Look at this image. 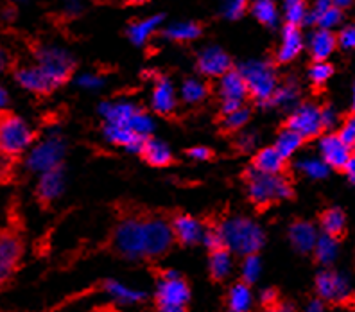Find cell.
Returning a JSON list of instances; mask_svg holds the SVG:
<instances>
[{
  "mask_svg": "<svg viewBox=\"0 0 355 312\" xmlns=\"http://www.w3.org/2000/svg\"><path fill=\"white\" fill-rule=\"evenodd\" d=\"M113 212L117 223L110 230L104 252L122 260H142L148 253V226L156 210L137 205L133 201L121 200L113 203Z\"/></svg>",
  "mask_w": 355,
  "mask_h": 312,
  "instance_id": "6da1fadb",
  "label": "cell"
},
{
  "mask_svg": "<svg viewBox=\"0 0 355 312\" xmlns=\"http://www.w3.org/2000/svg\"><path fill=\"white\" fill-rule=\"evenodd\" d=\"M241 180L246 185L248 200L255 205L257 212L262 214L284 200H296L293 182L277 174L260 173L248 167L241 173Z\"/></svg>",
  "mask_w": 355,
  "mask_h": 312,
  "instance_id": "7a4b0ae2",
  "label": "cell"
},
{
  "mask_svg": "<svg viewBox=\"0 0 355 312\" xmlns=\"http://www.w3.org/2000/svg\"><path fill=\"white\" fill-rule=\"evenodd\" d=\"M38 135L27 126V122L11 110H0V156L20 162L26 149L35 142Z\"/></svg>",
  "mask_w": 355,
  "mask_h": 312,
  "instance_id": "3957f363",
  "label": "cell"
},
{
  "mask_svg": "<svg viewBox=\"0 0 355 312\" xmlns=\"http://www.w3.org/2000/svg\"><path fill=\"white\" fill-rule=\"evenodd\" d=\"M26 253V239L15 226H0V293L13 286L18 271L22 268Z\"/></svg>",
  "mask_w": 355,
  "mask_h": 312,
  "instance_id": "277c9868",
  "label": "cell"
},
{
  "mask_svg": "<svg viewBox=\"0 0 355 312\" xmlns=\"http://www.w3.org/2000/svg\"><path fill=\"white\" fill-rule=\"evenodd\" d=\"M219 232H221L225 243L228 244L230 252H235L239 255L259 253L266 243L264 232L246 217H237V219H228V221L221 219Z\"/></svg>",
  "mask_w": 355,
  "mask_h": 312,
  "instance_id": "5b68a950",
  "label": "cell"
},
{
  "mask_svg": "<svg viewBox=\"0 0 355 312\" xmlns=\"http://www.w3.org/2000/svg\"><path fill=\"white\" fill-rule=\"evenodd\" d=\"M246 81L248 101L268 106L269 99L278 87L277 63L275 61H252L239 69Z\"/></svg>",
  "mask_w": 355,
  "mask_h": 312,
  "instance_id": "8992f818",
  "label": "cell"
},
{
  "mask_svg": "<svg viewBox=\"0 0 355 312\" xmlns=\"http://www.w3.org/2000/svg\"><path fill=\"white\" fill-rule=\"evenodd\" d=\"M334 113L330 110V104H302L289 119H287L282 128L298 131L305 139V142L318 139L325 135L327 130L332 126Z\"/></svg>",
  "mask_w": 355,
  "mask_h": 312,
  "instance_id": "52a82bcc",
  "label": "cell"
},
{
  "mask_svg": "<svg viewBox=\"0 0 355 312\" xmlns=\"http://www.w3.org/2000/svg\"><path fill=\"white\" fill-rule=\"evenodd\" d=\"M33 54L38 60V65L51 76L58 87L67 85L78 69V63L69 54L58 51V49L36 47L33 49Z\"/></svg>",
  "mask_w": 355,
  "mask_h": 312,
  "instance_id": "ba28073f",
  "label": "cell"
},
{
  "mask_svg": "<svg viewBox=\"0 0 355 312\" xmlns=\"http://www.w3.org/2000/svg\"><path fill=\"white\" fill-rule=\"evenodd\" d=\"M189 300H191V287L182 275L162 280L155 295L156 309L165 312L187 311Z\"/></svg>",
  "mask_w": 355,
  "mask_h": 312,
  "instance_id": "9c48e42d",
  "label": "cell"
},
{
  "mask_svg": "<svg viewBox=\"0 0 355 312\" xmlns=\"http://www.w3.org/2000/svg\"><path fill=\"white\" fill-rule=\"evenodd\" d=\"M169 226L173 232L174 244L182 248L196 246V244H200L201 237H203L201 223L182 210L169 212Z\"/></svg>",
  "mask_w": 355,
  "mask_h": 312,
  "instance_id": "30bf717a",
  "label": "cell"
},
{
  "mask_svg": "<svg viewBox=\"0 0 355 312\" xmlns=\"http://www.w3.org/2000/svg\"><path fill=\"white\" fill-rule=\"evenodd\" d=\"M13 76L20 87L26 88V90H29L31 94H35L38 97L52 96L56 92V88H60L40 65L15 69Z\"/></svg>",
  "mask_w": 355,
  "mask_h": 312,
  "instance_id": "8fae6325",
  "label": "cell"
},
{
  "mask_svg": "<svg viewBox=\"0 0 355 312\" xmlns=\"http://www.w3.org/2000/svg\"><path fill=\"white\" fill-rule=\"evenodd\" d=\"M63 191V164L44 171V176L40 178L35 189V201L42 210H49L52 201Z\"/></svg>",
  "mask_w": 355,
  "mask_h": 312,
  "instance_id": "7c38bea8",
  "label": "cell"
},
{
  "mask_svg": "<svg viewBox=\"0 0 355 312\" xmlns=\"http://www.w3.org/2000/svg\"><path fill=\"white\" fill-rule=\"evenodd\" d=\"M63 153H65V146L60 139H51L47 142L40 144L31 153L27 165L33 171H49L56 165L63 164Z\"/></svg>",
  "mask_w": 355,
  "mask_h": 312,
  "instance_id": "4fadbf2b",
  "label": "cell"
},
{
  "mask_svg": "<svg viewBox=\"0 0 355 312\" xmlns=\"http://www.w3.org/2000/svg\"><path fill=\"white\" fill-rule=\"evenodd\" d=\"M321 155H323V162L327 164V167L339 174H345V167H347V162L354 156V149L345 146L338 135L330 133L321 139Z\"/></svg>",
  "mask_w": 355,
  "mask_h": 312,
  "instance_id": "5bb4252c",
  "label": "cell"
},
{
  "mask_svg": "<svg viewBox=\"0 0 355 312\" xmlns=\"http://www.w3.org/2000/svg\"><path fill=\"white\" fill-rule=\"evenodd\" d=\"M253 169L260 171V173L277 174V176H284V178L293 182V169L287 158L277 151V148H264L260 149L255 156L252 158Z\"/></svg>",
  "mask_w": 355,
  "mask_h": 312,
  "instance_id": "9a60e30c",
  "label": "cell"
},
{
  "mask_svg": "<svg viewBox=\"0 0 355 312\" xmlns=\"http://www.w3.org/2000/svg\"><path fill=\"white\" fill-rule=\"evenodd\" d=\"M316 293L320 300H325L330 304H348L350 295L347 293L345 280L339 278L338 273L334 271H321L316 277Z\"/></svg>",
  "mask_w": 355,
  "mask_h": 312,
  "instance_id": "2e32d148",
  "label": "cell"
},
{
  "mask_svg": "<svg viewBox=\"0 0 355 312\" xmlns=\"http://www.w3.org/2000/svg\"><path fill=\"white\" fill-rule=\"evenodd\" d=\"M196 69L207 78H221L230 69H234V60L223 49L212 47L198 58Z\"/></svg>",
  "mask_w": 355,
  "mask_h": 312,
  "instance_id": "e0dca14e",
  "label": "cell"
},
{
  "mask_svg": "<svg viewBox=\"0 0 355 312\" xmlns=\"http://www.w3.org/2000/svg\"><path fill=\"white\" fill-rule=\"evenodd\" d=\"M137 153L151 167H173V165L180 164L173 156V153L169 151V148L165 144L158 142L151 135L144 137L142 144H140V148Z\"/></svg>",
  "mask_w": 355,
  "mask_h": 312,
  "instance_id": "ac0fdd59",
  "label": "cell"
},
{
  "mask_svg": "<svg viewBox=\"0 0 355 312\" xmlns=\"http://www.w3.org/2000/svg\"><path fill=\"white\" fill-rule=\"evenodd\" d=\"M155 76V90H153V110H155L160 117L171 119L176 110V99H174V88L167 78L162 74Z\"/></svg>",
  "mask_w": 355,
  "mask_h": 312,
  "instance_id": "d6986e66",
  "label": "cell"
},
{
  "mask_svg": "<svg viewBox=\"0 0 355 312\" xmlns=\"http://www.w3.org/2000/svg\"><path fill=\"white\" fill-rule=\"evenodd\" d=\"M302 49H304V40H302L300 26L287 22L286 26L282 27V45L277 58H275V63L277 65H286V63H289V61L298 56Z\"/></svg>",
  "mask_w": 355,
  "mask_h": 312,
  "instance_id": "ffe728a7",
  "label": "cell"
},
{
  "mask_svg": "<svg viewBox=\"0 0 355 312\" xmlns=\"http://www.w3.org/2000/svg\"><path fill=\"white\" fill-rule=\"evenodd\" d=\"M318 219H320V226L323 234L334 239L336 243H343L347 239V214L343 212L341 208H325L323 212H320Z\"/></svg>",
  "mask_w": 355,
  "mask_h": 312,
  "instance_id": "44dd1931",
  "label": "cell"
},
{
  "mask_svg": "<svg viewBox=\"0 0 355 312\" xmlns=\"http://www.w3.org/2000/svg\"><path fill=\"white\" fill-rule=\"evenodd\" d=\"M289 239L296 252L302 253V255H307V253L312 252L314 243H316V228H314L312 223L304 221V219H295L289 226Z\"/></svg>",
  "mask_w": 355,
  "mask_h": 312,
  "instance_id": "7402d4cb",
  "label": "cell"
},
{
  "mask_svg": "<svg viewBox=\"0 0 355 312\" xmlns=\"http://www.w3.org/2000/svg\"><path fill=\"white\" fill-rule=\"evenodd\" d=\"M338 47V35L330 29L316 31L311 38V58L312 63H321Z\"/></svg>",
  "mask_w": 355,
  "mask_h": 312,
  "instance_id": "603a6c76",
  "label": "cell"
},
{
  "mask_svg": "<svg viewBox=\"0 0 355 312\" xmlns=\"http://www.w3.org/2000/svg\"><path fill=\"white\" fill-rule=\"evenodd\" d=\"M232 260H230L228 248L208 250V277L212 284H221L230 273Z\"/></svg>",
  "mask_w": 355,
  "mask_h": 312,
  "instance_id": "cb8c5ba5",
  "label": "cell"
},
{
  "mask_svg": "<svg viewBox=\"0 0 355 312\" xmlns=\"http://www.w3.org/2000/svg\"><path fill=\"white\" fill-rule=\"evenodd\" d=\"M106 137H108L110 142L117 144V146H124L130 151H139L140 144H142L144 137L146 135H140L130 126H115V124H110L106 130H104Z\"/></svg>",
  "mask_w": 355,
  "mask_h": 312,
  "instance_id": "d4e9b609",
  "label": "cell"
},
{
  "mask_svg": "<svg viewBox=\"0 0 355 312\" xmlns=\"http://www.w3.org/2000/svg\"><path fill=\"white\" fill-rule=\"evenodd\" d=\"M203 35V24L200 22H183V24H174L169 29L164 31V36L174 44L180 45H189L194 40H198Z\"/></svg>",
  "mask_w": 355,
  "mask_h": 312,
  "instance_id": "484cf974",
  "label": "cell"
},
{
  "mask_svg": "<svg viewBox=\"0 0 355 312\" xmlns=\"http://www.w3.org/2000/svg\"><path fill=\"white\" fill-rule=\"evenodd\" d=\"M221 96L223 99H239V101H248V87L244 78L241 76L239 69H230L226 74L221 76Z\"/></svg>",
  "mask_w": 355,
  "mask_h": 312,
  "instance_id": "4316f807",
  "label": "cell"
},
{
  "mask_svg": "<svg viewBox=\"0 0 355 312\" xmlns=\"http://www.w3.org/2000/svg\"><path fill=\"white\" fill-rule=\"evenodd\" d=\"M244 280H239L232 286L228 296H226V305H228L230 311L234 312H243L250 309L252 305V291Z\"/></svg>",
  "mask_w": 355,
  "mask_h": 312,
  "instance_id": "83f0119b",
  "label": "cell"
},
{
  "mask_svg": "<svg viewBox=\"0 0 355 312\" xmlns=\"http://www.w3.org/2000/svg\"><path fill=\"white\" fill-rule=\"evenodd\" d=\"M250 117H252V110L248 108L246 104H243L241 108H237L235 112H232L230 115H226L225 119L219 121L221 122L219 135H221V137H232V135H235L237 131H241L246 126Z\"/></svg>",
  "mask_w": 355,
  "mask_h": 312,
  "instance_id": "f1b7e54d",
  "label": "cell"
},
{
  "mask_svg": "<svg viewBox=\"0 0 355 312\" xmlns=\"http://www.w3.org/2000/svg\"><path fill=\"white\" fill-rule=\"evenodd\" d=\"M305 142V139L302 137V135L298 133V131L295 130H289V128H280V131H278V140H277V151L280 153L284 158H287L289 160L291 156H293V153L296 151V149H300Z\"/></svg>",
  "mask_w": 355,
  "mask_h": 312,
  "instance_id": "f546056e",
  "label": "cell"
},
{
  "mask_svg": "<svg viewBox=\"0 0 355 312\" xmlns=\"http://www.w3.org/2000/svg\"><path fill=\"white\" fill-rule=\"evenodd\" d=\"M162 20H164V15H156V17L142 20V22H131L130 29H128V35H130L131 42L137 45L146 44V40H149V36L153 35L155 27L158 26Z\"/></svg>",
  "mask_w": 355,
  "mask_h": 312,
  "instance_id": "4dcf8cb0",
  "label": "cell"
},
{
  "mask_svg": "<svg viewBox=\"0 0 355 312\" xmlns=\"http://www.w3.org/2000/svg\"><path fill=\"white\" fill-rule=\"evenodd\" d=\"M312 253H314V262L316 264L329 266L338 255V243L334 239H330L329 235L323 234L320 239H316Z\"/></svg>",
  "mask_w": 355,
  "mask_h": 312,
  "instance_id": "1f68e13d",
  "label": "cell"
},
{
  "mask_svg": "<svg viewBox=\"0 0 355 312\" xmlns=\"http://www.w3.org/2000/svg\"><path fill=\"white\" fill-rule=\"evenodd\" d=\"M252 13L262 26H277V4H275V0H255L252 6Z\"/></svg>",
  "mask_w": 355,
  "mask_h": 312,
  "instance_id": "d6a6232c",
  "label": "cell"
},
{
  "mask_svg": "<svg viewBox=\"0 0 355 312\" xmlns=\"http://www.w3.org/2000/svg\"><path fill=\"white\" fill-rule=\"evenodd\" d=\"M334 72H336L334 65L325 63V61L311 65V69H309V78H311V81H312V90H321V92L325 90V87H323V85H325V83L332 78Z\"/></svg>",
  "mask_w": 355,
  "mask_h": 312,
  "instance_id": "836d02e7",
  "label": "cell"
},
{
  "mask_svg": "<svg viewBox=\"0 0 355 312\" xmlns=\"http://www.w3.org/2000/svg\"><path fill=\"white\" fill-rule=\"evenodd\" d=\"M210 90H212V87L210 85H207V83H200V81H194V79H187L185 83H183V88H182V94H183V99L187 101V103H200V101H203L205 97L210 94Z\"/></svg>",
  "mask_w": 355,
  "mask_h": 312,
  "instance_id": "e575fe53",
  "label": "cell"
},
{
  "mask_svg": "<svg viewBox=\"0 0 355 312\" xmlns=\"http://www.w3.org/2000/svg\"><path fill=\"white\" fill-rule=\"evenodd\" d=\"M137 112H139V108H135L131 104H117V106L108 108L106 117H108L110 124H115V126H130L131 119L135 117Z\"/></svg>",
  "mask_w": 355,
  "mask_h": 312,
  "instance_id": "d590c367",
  "label": "cell"
},
{
  "mask_svg": "<svg viewBox=\"0 0 355 312\" xmlns=\"http://www.w3.org/2000/svg\"><path fill=\"white\" fill-rule=\"evenodd\" d=\"M286 18L289 24L302 26L307 22V2L305 0H286Z\"/></svg>",
  "mask_w": 355,
  "mask_h": 312,
  "instance_id": "8d00e7d4",
  "label": "cell"
},
{
  "mask_svg": "<svg viewBox=\"0 0 355 312\" xmlns=\"http://www.w3.org/2000/svg\"><path fill=\"white\" fill-rule=\"evenodd\" d=\"M339 137L345 146H348L350 149H354L355 146V121H354V112L347 113L345 117H343V126L339 128V131L336 133Z\"/></svg>",
  "mask_w": 355,
  "mask_h": 312,
  "instance_id": "74e56055",
  "label": "cell"
},
{
  "mask_svg": "<svg viewBox=\"0 0 355 312\" xmlns=\"http://www.w3.org/2000/svg\"><path fill=\"white\" fill-rule=\"evenodd\" d=\"M259 273H260L259 253H250V255H246V259H244L243 278H241V280H244L248 286H252V284L257 280V277H259Z\"/></svg>",
  "mask_w": 355,
  "mask_h": 312,
  "instance_id": "f35d334b",
  "label": "cell"
},
{
  "mask_svg": "<svg viewBox=\"0 0 355 312\" xmlns=\"http://www.w3.org/2000/svg\"><path fill=\"white\" fill-rule=\"evenodd\" d=\"M248 6H250V0H225L223 4V15H225L228 20H237L243 15H246Z\"/></svg>",
  "mask_w": 355,
  "mask_h": 312,
  "instance_id": "ab89813d",
  "label": "cell"
},
{
  "mask_svg": "<svg viewBox=\"0 0 355 312\" xmlns=\"http://www.w3.org/2000/svg\"><path fill=\"white\" fill-rule=\"evenodd\" d=\"M341 20H343V9H339V8H336V6H332V8L327 9L325 13L321 15V17L318 18V20L314 24H318V26H320L321 29H330V27L338 26V24L341 22Z\"/></svg>",
  "mask_w": 355,
  "mask_h": 312,
  "instance_id": "60d3db41",
  "label": "cell"
},
{
  "mask_svg": "<svg viewBox=\"0 0 355 312\" xmlns=\"http://www.w3.org/2000/svg\"><path fill=\"white\" fill-rule=\"evenodd\" d=\"M300 169L307 173L311 178H325L327 174H329V167H327L325 162H304V164H300Z\"/></svg>",
  "mask_w": 355,
  "mask_h": 312,
  "instance_id": "b9f144b4",
  "label": "cell"
},
{
  "mask_svg": "<svg viewBox=\"0 0 355 312\" xmlns=\"http://www.w3.org/2000/svg\"><path fill=\"white\" fill-rule=\"evenodd\" d=\"M15 165H17V162L0 156V185H8V183L13 182Z\"/></svg>",
  "mask_w": 355,
  "mask_h": 312,
  "instance_id": "7bdbcfd3",
  "label": "cell"
},
{
  "mask_svg": "<svg viewBox=\"0 0 355 312\" xmlns=\"http://www.w3.org/2000/svg\"><path fill=\"white\" fill-rule=\"evenodd\" d=\"M185 155L191 156V158H196V160H201V162L214 160V158H216V153H214V149L205 148V146H198V148L185 149Z\"/></svg>",
  "mask_w": 355,
  "mask_h": 312,
  "instance_id": "ee69618b",
  "label": "cell"
},
{
  "mask_svg": "<svg viewBox=\"0 0 355 312\" xmlns=\"http://www.w3.org/2000/svg\"><path fill=\"white\" fill-rule=\"evenodd\" d=\"M243 104H244V101L228 99V97H225V99H223V104H221V110H219V115L216 117V122H219L221 119H225L226 115H230L232 112H235L237 108H241Z\"/></svg>",
  "mask_w": 355,
  "mask_h": 312,
  "instance_id": "f6af8a7d",
  "label": "cell"
},
{
  "mask_svg": "<svg viewBox=\"0 0 355 312\" xmlns=\"http://www.w3.org/2000/svg\"><path fill=\"white\" fill-rule=\"evenodd\" d=\"M338 45L343 49H352L355 45V29L354 26H348L338 35Z\"/></svg>",
  "mask_w": 355,
  "mask_h": 312,
  "instance_id": "bcb514c9",
  "label": "cell"
},
{
  "mask_svg": "<svg viewBox=\"0 0 355 312\" xmlns=\"http://www.w3.org/2000/svg\"><path fill=\"white\" fill-rule=\"evenodd\" d=\"M280 300V291L277 287H269L262 293V307L266 309H275Z\"/></svg>",
  "mask_w": 355,
  "mask_h": 312,
  "instance_id": "7dc6e473",
  "label": "cell"
},
{
  "mask_svg": "<svg viewBox=\"0 0 355 312\" xmlns=\"http://www.w3.org/2000/svg\"><path fill=\"white\" fill-rule=\"evenodd\" d=\"M332 0H316V4H314V8H312V13L309 15V22H316L318 18L321 17V15L325 13L327 9L332 8Z\"/></svg>",
  "mask_w": 355,
  "mask_h": 312,
  "instance_id": "c3c4849f",
  "label": "cell"
},
{
  "mask_svg": "<svg viewBox=\"0 0 355 312\" xmlns=\"http://www.w3.org/2000/svg\"><path fill=\"white\" fill-rule=\"evenodd\" d=\"M252 146H253V135H244V137H239L234 144V148L241 149L239 153H248Z\"/></svg>",
  "mask_w": 355,
  "mask_h": 312,
  "instance_id": "681fc988",
  "label": "cell"
},
{
  "mask_svg": "<svg viewBox=\"0 0 355 312\" xmlns=\"http://www.w3.org/2000/svg\"><path fill=\"white\" fill-rule=\"evenodd\" d=\"M9 65H11V63H9L8 52L0 47V72H2V70H6V69H9Z\"/></svg>",
  "mask_w": 355,
  "mask_h": 312,
  "instance_id": "f907efd6",
  "label": "cell"
},
{
  "mask_svg": "<svg viewBox=\"0 0 355 312\" xmlns=\"http://www.w3.org/2000/svg\"><path fill=\"white\" fill-rule=\"evenodd\" d=\"M345 174L350 176V182H354V174H355V158L352 156L350 160L347 162V167H345Z\"/></svg>",
  "mask_w": 355,
  "mask_h": 312,
  "instance_id": "816d5d0a",
  "label": "cell"
},
{
  "mask_svg": "<svg viewBox=\"0 0 355 312\" xmlns=\"http://www.w3.org/2000/svg\"><path fill=\"white\" fill-rule=\"evenodd\" d=\"M8 104H9L8 92H6L2 87H0V110H2V108H8Z\"/></svg>",
  "mask_w": 355,
  "mask_h": 312,
  "instance_id": "f5cc1de1",
  "label": "cell"
},
{
  "mask_svg": "<svg viewBox=\"0 0 355 312\" xmlns=\"http://www.w3.org/2000/svg\"><path fill=\"white\" fill-rule=\"evenodd\" d=\"M332 4L339 9H348L354 4V0H332Z\"/></svg>",
  "mask_w": 355,
  "mask_h": 312,
  "instance_id": "db71d44e",
  "label": "cell"
},
{
  "mask_svg": "<svg viewBox=\"0 0 355 312\" xmlns=\"http://www.w3.org/2000/svg\"><path fill=\"white\" fill-rule=\"evenodd\" d=\"M124 6H142V4H148L151 0H122Z\"/></svg>",
  "mask_w": 355,
  "mask_h": 312,
  "instance_id": "11a10c76",
  "label": "cell"
},
{
  "mask_svg": "<svg viewBox=\"0 0 355 312\" xmlns=\"http://www.w3.org/2000/svg\"><path fill=\"white\" fill-rule=\"evenodd\" d=\"M309 309H311V311H323V304H321V300L320 302H312V305Z\"/></svg>",
  "mask_w": 355,
  "mask_h": 312,
  "instance_id": "9f6ffc18",
  "label": "cell"
}]
</instances>
